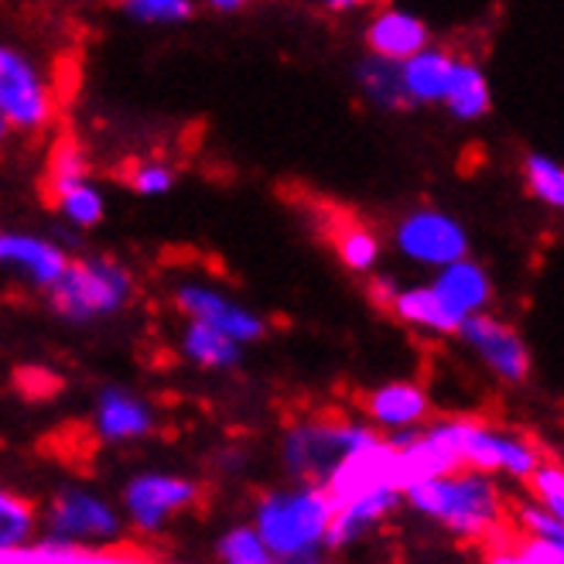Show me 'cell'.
<instances>
[{
  "label": "cell",
  "instance_id": "1",
  "mask_svg": "<svg viewBox=\"0 0 564 564\" xmlns=\"http://www.w3.org/2000/svg\"><path fill=\"white\" fill-rule=\"evenodd\" d=\"M404 507L455 541L492 547L507 538V496L496 476L479 469H452L421 479L404 489Z\"/></svg>",
  "mask_w": 564,
  "mask_h": 564
},
{
  "label": "cell",
  "instance_id": "2",
  "mask_svg": "<svg viewBox=\"0 0 564 564\" xmlns=\"http://www.w3.org/2000/svg\"><path fill=\"white\" fill-rule=\"evenodd\" d=\"M336 500L322 482L284 479L257 492L250 523L260 530L274 564H318L328 551Z\"/></svg>",
  "mask_w": 564,
  "mask_h": 564
},
{
  "label": "cell",
  "instance_id": "3",
  "mask_svg": "<svg viewBox=\"0 0 564 564\" xmlns=\"http://www.w3.org/2000/svg\"><path fill=\"white\" fill-rule=\"evenodd\" d=\"M48 312L76 328L113 322L138 302V274L113 253L69 257L62 278L45 291Z\"/></svg>",
  "mask_w": 564,
  "mask_h": 564
},
{
  "label": "cell",
  "instance_id": "4",
  "mask_svg": "<svg viewBox=\"0 0 564 564\" xmlns=\"http://www.w3.org/2000/svg\"><path fill=\"white\" fill-rule=\"evenodd\" d=\"M377 435L362 417L346 411H305L291 417L278 435V469L284 479L325 482L339 458Z\"/></svg>",
  "mask_w": 564,
  "mask_h": 564
},
{
  "label": "cell",
  "instance_id": "5",
  "mask_svg": "<svg viewBox=\"0 0 564 564\" xmlns=\"http://www.w3.org/2000/svg\"><path fill=\"white\" fill-rule=\"evenodd\" d=\"M58 83L48 65L11 39H0V117L14 138H45L58 123Z\"/></svg>",
  "mask_w": 564,
  "mask_h": 564
},
{
  "label": "cell",
  "instance_id": "6",
  "mask_svg": "<svg viewBox=\"0 0 564 564\" xmlns=\"http://www.w3.org/2000/svg\"><path fill=\"white\" fill-rule=\"evenodd\" d=\"M198 500H203L198 479L172 469H141L127 476V482L117 492L127 534L141 541L164 538L182 517H188L198 507Z\"/></svg>",
  "mask_w": 564,
  "mask_h": 564
},
{
  "label": "cell",
  "instance_id": "7",
  "mask_svg": "<svg viewBox=\"0 0 564 564\" xmlns=\"http://www.w3.org/2000/svg\"><path fill=\"white\" fill-rule=\"evenodd\" d=\"M39 517L42 530H48V534L93 547H120L127 538L120 503L86 482L58 486L45 507H39Z\"/></svg>",
  "mask_w": 564,
  "mask_h": 564
},
{
  "label": "cell",
  "instance_id": "8",
  "mask_svg": "<svg viewBox=\"0 0 564 564\" xmlns=\"http://www.w3.org/2000/svg\"><path fill=\"white\" fill-rule=\"evenodd\" d=\"M172 308L178 318L213 325L226 332V336H234L237 343H243L247 349L268 336V328H271L263 312L247 305L243 297L234 294L226 284L203 278V274H182L172 284Z\"/></svg>",
  "mask_w": 564,
  "mask_h": 564
},
{
  "label": "cell",
  "instance_id": "9",
  "mask_svg": "<svg viewBox=\"0 0 564 564\" xmlns=\"http://www.w3.org/2000/svg\"><path fill=\"white\" fill-rule=\"evenodd\" d=\"M393 253L417 271H438L445 263L466 257L473 250L469 229L458 216L438 206H414L390 229Z\"/></svg>",
  "mask_w": 564,
  "mask_h": 564
},
{
  "label": "cell",
  "instance_id": "10",
  "mask_svg": "<svg viewBox=\"0 0 564 564\" xmlns=\"http://www.w3.org/2000/svg\"><path fill=\"white\" fill-rule=\"evenodd\" d=\"M161 411L148 393L127 383H104L93 393L89 431L107 448H134L158 435Z\"/></svg>",
  "mask_w": 564,
  "mask_h": 564
},
{
  "label": "cell",
  "instance_id": "11",
  "mask_svg": "<svg viewBox=\"0 0 564 564\" xmlns=\"http://www.w3.org/2000/svg\"><path fill=\"white\" fill-rule=\"evenodd\" d=\"M455 339L479 359V367L492 380H500L507 387H520V383L530 380L534 356H530L527 339L507 318L492 315L489 308L476 312V315H469L466 322H462L458 332H455Z\"/></svg>",
  "mask_w": 564,
  "mask_h": 564
},
{
  "label": "cell",
  "instance_id": "12",
  "mask_svg": "<svg viewBox=\"0 0 564 564\" xmlns=\"http://www.w3.org/2000/svg\"><path fill=\"white\" fill-rule=\"evenodd\" d=\"M69 247L58 237L39 234V229L0 226V281L21 291L45 294L69 263Z\"/></svg>",
  "mask_w": 564,
  "mask_h": 564
},
{
  "label": "cell",
  "instance_id": "13",
  "mask_svg": "<svg viewBox=\"0 0 564 564\" xmlns=\"http://www.w3.org/2000/svg\"><path fill=\"white\" fill-rule=\"evenodd\" d=\"M541 462H544V455H541L538 442H530L513 427H496L482 417L476 421L469 445H466V469H479L496 479L527 482Z\"/></svg>",
  "mask_w": 564,
  "mask_h": 564
},
{
  "label": "cell",
  "instance_id": "14",
  "mask_svg": "<svg viewBox=\"0 0 564 564\" xmlns=\"http://www.w3.org/2000/svg\"><path fill=\"white\" fill-rule=\"evenodd\" d=\"M332 500H349V496L370 492V489H383V486H397L401 489V479H397V445L387 435H377L359 442L352 452H346L339 458V466L328 473V479L322 482ZM404 492V489H401Z\"/></svg>",
  "mask_w": 564,
  "mask_h": 564
},
{
  "label": "cell",
  "instance_id": "15",
  "mask_svg": "<svg viewBox=\"0 0 564 564\" xmlns=\"http://www.w3.org/2000/svg\"><path fill=\"white\" fill-rule=\"evenodd\" d=\"M359 417L380 435L417 431L431 417V393L417 380H383L359 397Z\"/></svg>",
  "mask_w": 564,
  "mask_h": 564
},
{
  "label": "cell",
  "instance_id": "16",
  "mask_svg": "<svg viewBox=\"0 0 564 564\" xmlns=\"http://www.w3.org/2000/svg\"><path fill=\"white\" fill-rule=\"evenodd\" d=\"M404 507V492L397 486H383V489H370L349 496V500L336 503V513H332V530H328V551H349L359 547L362 541H370L380 527H387V520H393V513Z\"/></svg>",
  "mask_w": 564,
  "mask_h": 564
},
{
  "label": "cell",
  "instance_id": "17",
  "mask_svg": "<svg viewBox=\"0 0 564 564\" xmlns=\"http://www.w3.org/2000/svg\"><path fill=\"white\" fill-rule=\"evenodd\" d=\"M362 45H367V55H377L387 62H404L424 45H431V28L414 11L377 8L367 28H362Z\"/></svg>",
  "mask_w": 564,
  "mask_h": 564
},
{
  "label": "cell",
  "instance_id": "18",
  "mask_svg": "<svg viewBox=\"0 0 564 564\" xmlns=\"http://www.w3.org/2000/svg\"><path fill=\"white\" fill-rule=\"evenodd\" d=\"M383 308L401 325L421 332V336H431V339H452L462 325V318L442 302L438 291L431 288V281L397 284V291L390 294V302Z\"/></svg>",
  "mask_w": 564,
  "mask_h": 564
},
{
  "label": "cell",
  "instance_id": "19",
  "mask_svg": "<svg viewBox=\"0 0 564 564\" xmlns=\"http://www.w3.org/2000/svg\"><path fill=\"white\" fill-rule=\"evenodd\" d=\"M175 349H178V359L188 362V367L198 373H234L247 359L243 343H237L234 336H226V332H219L213 325L188 322V318H182V325H178Z\"/></svg>",
  "mask_w": 564,
  "mask_h": 564
},
{
  "label": "cell",
  "instance_id": "20",
  "mask_svg": "<svg viewBox=\"0 0 564 564\" xmlns=\"http://www.w3.org/2000/svg\"><path fill=\"white\" fill-rule=\"evenodd\" d=\"M431 288L438 291V297L462 322L492 305V278L469 253L445 263L438 271H431Z\"/></svg>",
  "mask_w": 564,
  "mask_h": 564
},
{
  "label": "cell",
  "instance_id": "21",
  "mask_svg": "<svg viewBox=\"0 0 564 564\" xmlns=\"http://www.w3.org/2000/svg\"><path fill=\"white\" fill-rule=\"evenodd\" d=\"M458 55L442 48V45H424L421 52H414L411 58L397 62L401 65V86H404V99L408 110L417 107H442V96L452 83Z\"/></svg>",
  "mask_w": 564,
  "mask_h": 564
},
{
  "label": "cell",
  "instance_id": "22",
  "mask_svg": "<svg viewBox=\"0 0 564 564\" xmlns=\"http://www.w3.org/2000/svg\"><path fill=\"white\" fill-rule=\"evenodd\" d=\"M328 247L336 253V260L356 278H370L380 271L383 263V237L370 223L352 219V216H339L325 226Z\"/></svg>",
  "mask_w": 564,
  "mask_h": 564
},
{
  "label": "cell",
  "instance_id": "23",
  "mask_svg": "<svg viewBox=\"0 0 564 564\" xmlns=\"http://www.w3.org/2000/svg\"><path fill=\"white\" fill-rule=\"evenodd\" d=\"M138 561V554H127V547H93L79 541L55 538L48 530H39L35 538L24 541L18 551H11L8 564H120Z\"/></svg>",
  "mask_w": 564,
  "mask_h": 564
},
{
  "label": "cell",
  "instance_id": "24",
  "mask_svg": "<svg viewBox=\"0 0 564 564\" xmlns=\"http://www.w3.org/2000/svg\"><path fill=\"white\" fill-rule=\"evenodd\" d=\"M45 198H48L52 213L62 219V226L76 229V234H93V229L107 219V209H110L107 188L96 182V175L58 185V188L45 192Z\"/></svg>",
  "mask_w": 564,
  "mask_h": 564
},
{
  "label": "cell",
  "instance_id": "25",
  "mask_svg": "<svg viewBox=\"0 0 564 564\" xmlns=\"http://www.w3.org/2000/svg\"><path fill=\"white\" fill-rule=\"evenodd\" d=\"M442 107L455 123H479L489 117L492 110V86L482 65L469 62V58H458L455 62V73L452 83L442 96Z\"/></svg>",
  "mask_w": 564,
  "mask_h": 564
},
{
  "label": "cell",
  "instance_id": "26",
  "mask_svg": "<svg viewBox=\"0 0 564 564\" xmlns=\"http://www.w3.org/2000/svg\"><path fill=\"white\" fill-rule=\"evenodd\" d=\"M356 89L362 96V104L380 110V113H401L408 110V99H404V86H401V65L367 55L356 62L352 69Z\"/></svg>",
  "mask_w": 564,
  "mask_h": 564
},
{
  "label": "cell",
  "instance_id": "27",
  "mask_svg": "<svg viewBox=\"0 0 564 564\" xmlns=\"http://www.w3.org/2000/svg\"><path fill=\"white\" fill-rule=\"evenodd\" d=\"M42 530L39 507L24 492L0 482V564H8L11 551H18L24 541H31Z\"/></svg>",
  "mask_w": 564,
  "mask_h": 564
},
{
  "label": "cell",
  "instance_id": "28",
  "mask_svg": "<svg viewBox=\"0 0 564 564\" xmlns=\"http://www.w3.org/2000/svg\"><path fill=\"white\" fill-rule=\"evenodd\" d=\"M117 14L134 24V28H154V31H172L188 24L198 8L195 0H113Z\"/></svg>",
  "mask_w": 564,
  "mask_h": 564
},
{
  "label": "cell",
  "instance_id": "29",
  "mask_svg": "<svg viewBox=\"0 0 564 564\" xmlns=\"http://www.w3.org/2000/svg\"><path fill=\"white\" fill-rule=\"evenodd\" d=\"M523 185L530 198H538L541 206L564 213V161L544 154V151H530L520 164Z\"/></svg>",
  "mask_w": 564,
  "mask_h": 564
},
{
  "label": "cell",
  "instance_id": "30",
  "mask_svg": "<svg viewBox=\"0 0 564 564\" xmlns=\"http://www.w3.org/2000/svg\"><path fill=\"white\" fill-rule=\"evenodd\" d=\"M123 185L141 198H164L178 188V164L164 154L134 158L123 169Z\"/></svg>",
  "mask_w": 564,
  "mask_h": 564
},
{
  "label": "cell",
  "instance_id": "31",
  "mask_svg": "<svg viewBox=\"0 0 564 564\" xmlns=\"http://www.w3.org/2000/svg\"><path fill=\"white\" fill-rule=\"evenodd\" d=\"M213 557L223 564H274L268 544H263L260 530L250 523V517L219 530L213 541Z\"/></svg>",
  "mask_w": 564,
  "mask_h": 564
},
{
  "label": "cell",
  "instance_id": "32",
  "mask_svg": "<svg viewBox=\"0 0 564 564\" xmlns=\"http://www.w3.org/2000/svg\"><path fill=\"white\" fill-rule=\"evenodd\" d=\"M527 489L541 507H547L557 520H564V466H557V462H541V466L530 473Z\"/></svg>",
  "mask_w": 564,
  "mask_h": 564
},
{
  "label": "cell",
  "instance_id": "33",
  "mask_svg": "<svg viewBox=\"0 0 564 564\" xmlns=\"http://www.w3.org/2000/svg\"><path fill=\"white\" fill-rule=\"evenodd\" d=\"M513 520H517V530H520V534L564 544V520H557L547 507H541V503L534 500V496L513 507Z\"/></svg>",
  "mask_w": 564,
  "mask_h": 564
},
{
  "label": "cell",
  "instance_id": "34",
  "mask_svg": "<svg viewBox=\"0 0 564 564\" xmlns=\"http://www.w3.org/2000/svg\"><path fill=\"white\" fill-rule=\"evenodd\" d=\"M257 0H195L198 11H213V14H243Z\"/></svg>",
  "mask_w": 564,
  "mask_h": 564
},
{
  "label": "cell",
  "instance_id": "35",
  "mask_svg": "<svg viewBox=\"0 0 564 564\" xmlns=\"http://www.w3.org/2000/svg\"><path fill=\"white\" fill-rule=\"evenodd\" d=\"M318 4L328 14H356V11H367L373 0H318Z\"/></svg>",
  "mask_w": 564,
  "mask_h": 564
},
{
  "label": "cell",
  "instance_id": "36",
  "mask_svg": "<svg viewBox=\"0 0 564 564\" xmlns=\"http://www.w3.org/2000/svg\"><path fill=\"white\" fill-rule=\"evenodd\" d=\"M14 141V130L8 127V120L4 117H0V148H8Z\"/></svg>",
  "mask_w": 564,
  "mask_h": 564
}]
</instances>
